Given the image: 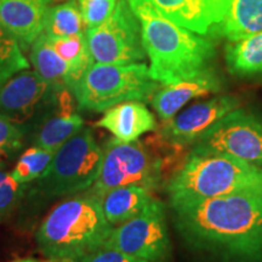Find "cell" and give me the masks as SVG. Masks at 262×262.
Returning a JSON list of instances; mask_svg holds the SVG:
<instances>
[{
	"label": "cell",
	"instance_id": "30bf717a",
	"mask_svg": "<svg viewBox=\"0 0 262 262\" xmlns=\"http://www.w3.org/2000/svg\"><path fill=\"white\" fill-rule=\"evenodd\" d=\"M94 62L130 64L147 57L139 18L127 0H118L112 15L97 27L86 29Z\"/></svg>",
	"mask_w": 262,
	"mask_h": 262
},
{
	"label": "cell",
	"instance_id": "4dcf8cb0",
	"mask_svg": "<svg viewBox=\"0 0 262 262\" xmlns=\"http://www.w3.org/2000/svg\"><path fill=\"white\" fill-rule=\"evenodd\" d=\"M2 166H3V163H2V162H0V168H2Z\"/></svg>",
	"mask_w": 262,
	"mask_h": 262
},
{
	"label": "cell",
	"instance_id": "83f0119b",
	"mask_svg": "<svg viewBox=\"0 0 262 262\" xmlns=\"http://www.w3.org/2000/svg\"><path fill=\"white\" fill-rule=\"evenodd\" d=\"M25 126L0 114V157L17 153L24 145Z\"/></svg>",
	"mask_w": 262,
	"mask_h": 262
},
{
	"label": "cell",
	"instance_id": "7a4b0ae2",
	"mask_svg": "<svg viewBox=\"0 0 262 262\" xmlns=\"http://www.w3.org/2000/svg\"><path fill=\"white\" fill-rule=\"evenodd\" d=\"M139 18L149 60V74L160 85H171L212 68L216 57L210 39L176 25L150 0H127Z\"/></svg>",
	"mask_w": 262,
	"mask_h": 262
},
{
	"label": "cell",
	"instance_id": "f546056e",
	"mask_svg": "<svg viewBox=\"0 0 262 262\" xmlns=\"http://www.w3.org/2000/svg\"><path fill=\"white\" fill-rule=\"evenodd\" d=\"M12 262H40L37 258H32V257H27V258H19V260H15Z\"/></svg>",
	"mask_w": 262,
	"mask_h": 262
},
{
	"label": "cell",
	"instance_id": "44dd1931",
	"mask_svg": "<svg viewBox=\"0 0 262 262\" xmlns=\"http://www.w3.org/2000/svg\"><path fill=\"white\" fill-rule=\"evenodd\" d=\"M29 60L34 71L56 89L71 90V68L52 48L49 37L41 33L31 47Z\"/></svg>",
	"mask_w": 262,
	"mask_h": 262
},
{
	"label": "cell",
	"instance_id": "9c48e42d",
	"mask_svg": "<svg viewBox=\"0 0 262 262\" xmlns=\"http://www.w3.org/2000/svg\"><path fill=\"white\" fill-rule=\"evenodd\" d=\"M103 248L123 251L149 262H170L172 244L165 204L153 198L139 215L113 227Z\"/></svg>",
	"mask_w": 262,
	"mask_h": 262
},
{
	"label": "cell",
	"instance_id": "52a82bcc",
	"mask_svg": "<svg viewBox=\"0 0 262 262\" xmlns=\"http://www.w3.org/2000/svg\"><path fill=\"white\" fill-rule=\"evenodd\" d=\"M102 149L100 175L88 189L89 194L101 199L106 192L124 186H137L153 193L162 183V159L141 141L122 142L113 137Z\"/></svg>",
	"mask_w": 262,
	"mask_h": 262
},
{
	"label": "cell",
	"instance_id": "7402d4cb",
	"mask_svg": "<svg viewBox=\"0 0 262 262\" xmlns=\"http://www.w3.org/2000/svg\"><path fill=\"white\" fill-rule=\"evenodd\" d=\"M49 40L57 54L70 66L72 79L71 91L73 94L81 77L94 63L88 45L86 34L83 32L70 37H49Z\"/></svg>",
	"mask_w": 262,
	"mask_h": 262
},
{
	"label": "cell",
	"instance_id": "4316f807",
	"mask_svg": "<svg viewBox=\"0 0 262 262\" xmlns=\"http://www.w3.org/2000/svg\"><path fill=\"white\" fill-rule=\"evenodd\" d=\"M118 0H75L86 29L97 27L112 15Z\"/></svg>",
	"mask_w": 262,
	"mask_h": 262
},
{
	"label": "cell",
	"instance_id": "8fae6325",
	"mask_svg": "<svg viewBox=\"0 0 262 262\" xmlns=\"http://www.w3.org/2000/svg\"><path fill=\"white\" fill-rule=\"evenodd\" d=\"M56 89L35 71H21L0 86V114L21 124L34 125L54 111L58 102Z\"/></svg>",
	"mask_w": 262,
	"mask_h": 262
},
{
	"label": "cell",
	"instance_id": "ba28073f",
	"mask_svg": "<svg viewBox=\"0 0 262 262\" xmlns=\"http://www.w3.org/2000/svg\"><path fill=\"white\" fill-rule=\"evenodd\" d=\"M189 148L191 155H227L262 168V113L235 108Z\"/></svg>",
	"mask_w": 262,
	"mask_h": 262
},
{
	"label": "cell",
	"instance_id": "f1b7e54d",
	"mask_svg": "<svg viewBox=\"0 0 262 262\" xmlns=\"http://www.w3.org/2000/svg\"><path fill=\"white\" fill-rule=\"evenodd\" d=\"M79 262H149L143 258L133 256V255L125 254L123 251L114 250V249L102 248L95 253L85 256Z\"/></svg>",
	"mask_w": 262,
	"mask_h": 262
},
{
	"label": "cell",
	"instance_id": "9a60e30c",
	"mask_svg": "<svg viewBox=\"0 0 262 262\" xmlns=\"http://www.w3.org/2000/svg\"><path fill=\"white\" fill-rule=\"evenodd\" d=\"M222 89V79L214 67L195 77L171 85H164L153 95L150 103L162 122H168L193 98L217 94Z\"/></svg>",
	"mask_w": 262,
	"mask_h": 262
},
{
	"label": "cell",
	"instance_id": "cb8c5ba5",
	"mask_svg": "<svg viewBox=\"0 0 262 262\" xmlns=\"http://www.w3.org/2000/svg\"><path fill=\"white\" fill-rule=\"evenodd\" d=\"M28 68L29 62L18 41L0 27V86L18 72Z\"/></svg>",
	"mask_w": 262,
	"mask_h": 262
},
{
	"label": "cell",
	"instance_id": "603a6c76",
	"mask_svg": "<svg viewBox=\"0 0 262 262\" xmlns=\"http://www.w3.org/2000/svg\"><path fill=\"white\" fill-rule=\"evenodd\" d=\"M84 21L75 0L49 8L42 33L49 37H70L84 32Z\"/></svg>",
	"mask_w": 262,
	"mask_h": 262
},
{
	"label": "cell",
	"instance_id": "7c38bea8",
	"mask_svg": "<svg viewBox=\"0 0 262 262\" xmlns=\"http://www.w3.org/2000/svg\"><path fill=\"white\" fill-rule=\"evenodd\" d=\"M241 106L234 95H220L179 112L160 127V139L172 147H191L226 114Z\"/></svg>",
	"mask_w": 262,
	"mask_h": 262
},
{
	"label": "cell",
	"instance_id": "5b68a950",
	"mask_svg": "<svg viewBox=\"0 0 262 262\" xmlns=\"http://www.w3.org/2000/svg\"><path fill=\"white\" fill-rule=\"evenodd\" d=\"M143 62L106 64L94 62L73 91L78 110L100 113L127 101L147 102L159 89Z\"/></svg>",
	"mask_w": 262,
	"mask_h": 262
},
{
	"label": "cell",
	"instance_id": "3957f363",
	"mask_svg": "<svg viewBox=\"0 0 262 262\" xmlns=\"http://www.w3.org/2000/svg\"><path fill=\"white\" fill-rule=\"evenodd\" d=\"M112 229L100 199L88 193L55 206L39 226L35 239L50 262H79L102 249Z\"/></svg>",
	"mask_w": 262,
	"mask_h": 262
},
{
	"label": "cell",
	"instance_id": "6da1fadb",
	"mask_svg": "<svg viewBox=\"0 0 262 262\" xmlns=\"http://www.w3.org/2000/svg\"><path fill=\"white\" fill-rule=\"evenodd\" d=\"M176 231L210 262H262V192L170 206Z\"/></svg>",
	"mask_w": 262,
	"mask_h": 262
},
{
	"label": "cell",
	"instance_id": "484cf974",
	"mask_svg": "<svg viewBox=\"0 0 262 262\" xmlns=\"http://www.w3.org/2000/svg\"><path fill=\"white\" fill-rule=\"evenodd\" d=\"M28 185L19 183L0 168V220L8 217L18 205Z\"/></svg>",
	"mask_w": 262,
	"mask_h": 262
},
{
	"label": "cell",
	"instance_id": "ac0fdd59",
	"mask_svg": "<svg viewBox=\"0 0 262 262\" xmlns=\"http://www.w3.org/2000/svg\"><path fill=\"white\" fill-rule=\"evenodd\" d=\"M152 199V192L148 189L124 186L106 192L100 201L107 221L117 227L139 215Z\"/></svg>",
	"mask_w": 262,
	"mask_h": 262
},
{
	"label": "cell",
	"instance_id": "4fadbf2b",
	"mask_svg": "<svg viewBox=\"0 0 262 262\" xmlns=\"http://www.w3.org/2000/svg\"><path fill=\"white\" fill-rule=\"evenodd\" d=\"M74 95L67 88L60 90L54 111L35 124L32 145L55 153L72 136L84 127V119L75 112Z\"/></svg>",
	"mask_w": 262,
	"mask_h": 262
},
{
	"label": "cell",
	"instance_id": "5bb4252c",
	"mask_svg": "<svg viewBox=\"0 0 262 262\" xmlns=\"http://www.w3.org/2000/svg\"><path fill=\"white\" fill-rule=\"evenodd\" d=\"M150 3L176 25L206 35L224 21L229 0H150Z\"/></svg>",
	"mask_w": 262,
	"mask_h": 262
},
{
	"label": "cell",
	"instance_id": "2e32d148",
	"mask_svg": "<svg viewBox=\"0 0 262 262\" xmlns=\"http://www.w3.org/2000/svg\"><path fill=\"white\" fill-rule=\"evenodd\" d=\"M52 0H0V27L26 50L42 33Z\"/></svg>",
	"mask_w": 262,
	"mask_h": 262
},
{
	"label": "cell",
	"instance_id": "d4e9b609",
	"mask_svg": "<svg viewBox=\"0 0 262 262\" xmlns=\"http://www.w3.org/2000/svg\"><path fill=\"white\" fill-rule=\"evenodd\" d=\"M52 157H54V153L50 150L33 146L19 157L17 164L10 173L16 181L29 185L44 173Z\"/></svg>",
	"mask_w": 262,
	"mask_h": 262
},
{
	"label": "cell",
	"instance_id": "e0dca14e",
	"mask_svg": "<svg viewBox=\"0 0 262 262\" xmlns=\"http://www.w3.org/2000/svg\"><path fill=\"white\" fill-rule=\"evenodd\" d=\"M95 126L108 130L122 142H134L145 134L156 131L157 120L145 103L127 101L107 110Z\"/></svg>",
	"mask_w": 262,
	"mask_h": 262
},
{
	"label": "cell",
	"instance_id": "277c9868",
	"mask_svg": "<svg viewBox=\"0 0 262 262\" xmlns=\"http://www.w3.org/2000/svg\"><path fill=\"white\" fill-rule=\"evenodd\" d=\"M170 206L245 192H262V168L227 155L187 157L165 185Z\"/></svg>",
	"mask_w": 262,
	"mask_h": 262
},
{
	"label": "cell",
	"instance_id": "d6986e66",
	"mask_svg": "<svg viewBox=\"0 0 262 262\" xmlns=\"http://www.w3.org/2000/svg\"><path fill=\"white\" fill-rule=\"evenodd\" d=\"M228 72L248 80H262V32L229 41L225 51Z\"/></svg>",
	"mask_w": 262,
	"mask_h": 262
},
{
	"label": "cell",
	"instance_id": "ffe728a7",
	"mask_svg": "<svg viewBox=\"0 0 262 262\" xmlns=\"http://www.w3.org/2000/svg\"><path fill=\"white\" fill-rule=\"evenodd\" d=\"M220 32L228 41H237L262 32V0H229Z\"/></svg>",
	"mask_w": 262,
	"mask_h": 262
},
{
	"label": "cell",
	"instance_id": "8992f818",
	"mask_svg": "<svg viewBox=\"0 0 262 262\" xmlns=\"http://www.w3.org/2000/svg\"><path fill=\"white\" fill-rule=\"evenodd\" d=\"M102 159V147L93 130L84 126L54 153L47 170L34 181L33 192L54 199L88 191L100 175Z\"/></svg>",
	"mask_w": 262,
	"mask_h": 262
}]
</instances>
